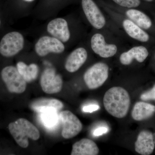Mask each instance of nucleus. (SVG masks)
Instances as JSON below:
<instances>
[{
    "label": "nucleus",
    "mask_w": 155,
    "mask_h": 155,
    "mask_svg": "<svg viewBox=\"0 0 155 155\" xmlns=\"http://www.w3.org/2000/svg\"><path fill=\"white\" fill-rule=\"evenodd\" d=\"M109 67L103 62L96 63L89 68L84 75V80L90 89L98 88L104 84L109 76Z\"/></svg>",
    "instance_id": "3"
},
{
    "label": "nucleus",
    "mask_w": 155,
    "mask_h": 155,
    "mask_svg": "<svg viewBox=\"0 0 155 155\" xmlns=\"http://www.w3.org/2000/svg\"><path fill=\"white\" fill-rule=\"evenodd\" d=\"M125 14L127 19L131 20L142 29H149L152 25L150 17L139 10L129 8L126 11Z\"/></svg>",
    "instance_id": "19"
},
{
    "label": "nucleus",
    "mask_w": 155,
    "mask_h": 155,
    "mask_svg": "<svg viewBox=\"0 0 155 155\" xmlns=\"http://www.w3.org/2000/svg\"><path fill=\"white\" fill-rule=\"evenodd\" d=\"M148 55L149 52L146 48L138 46L134 47L127 51L122 53L119 57V61L122 65L127 66L130 65L134 60L139 63H143Z\"/></svg>",
    "instance_id": "14"
},
{
    "label": "nucleus",
    "mask_w": 155,
    "mask_h": 155,
    "mask_svg": "<svg viewBox=\"0 0 155 155\" xmlns=\"http://www.w3.org/2000/svg\"><path fill=\"white\" fill-rule=\"evenodd\" d=\"M99 149L93 140L83 138L73 144L71 155H97Z\"/></svg>",
    "instance_id": "15"
},
{
    "label": "nucleus",
    "mask_w": 155,
    "mask_h": 155,
    "mask_svg": "<svg viewBox=\"0 0 155 155\" xmlns=\"http://www.w3.org/2000/svg\"><path fill=\"white\" fill-rule=\"evenodd\" d=\"M145 1H147V2H152V1H153V0H145Z\"/></svg>",
    "instance_id": "27"
},
{
    "label": "nucleus",
    "mask_w": 155,
    "mask_h": 155,
    "mask_svg": "<svg viewBox=\"0 0 155 155\" xmlns=\"http://www.w3.org/2000/svg\"><path fill=\"white\" fill-rule=\"evenodd\" d=\"M108 128L105 127H99L95 129L93 132V135L95 137H98L106 134L108 131Z\"/></svg>",
    "instance_id": "25"
},
{
    "label": "nucleus",
    "mask_w": 155,
    "mask_h": 155,
    "mask_svg": "<svg viewBox=\"0 0 155 155\" xmlns=\"http://www.w3.org/2000/svg\"><path fill=\"white\" fill-rule=\"evenodd\" d=\"M122 24L125 32L131 38L143 42L149 40V35L131 20L128 19H124Z\"/></svg>",
    "instance_id": "17"
},
{
    "label": "nucleus",
    "mask_w": 155,
    "mask_h": 155,
    "mask_svg": "<svg viewBox=\"0 0 155 155\" xmlns=\"http://www.w3.org/2000/svg\"><path fill=\"white\" fill-rule=\"evenodd\" d=\"M59 117L62 125L61 134L64 138H73L82 130L83 125L80 119L71 111H62Z\"/></svg>",
    "instance_id": "6"
},
{
    "label": "nucleus",
    "mask_w": 155,
    "mask_h": 155,
    "mask_svg": "<svg viewBox=\"0 0 155 155\" xmlns=\"http://www.w3.org/2000/svg\"><path fill=\"white\" fill-rule=\"evenodd\" d=\"M41 119L45 126L49 128L54 127L58 122L57 112L47 111L44 112L42 113Z\"/></svg>",
    "instance_id": "21"
},
{
    "label": "nucleus",
    "mask_w": 155,
    "mask_h": 155,
    "mask_svg": "<svg viewBox=\"0 0 155 155\" xmlns=\"http://www.w3.org/2000/svg\"><path fill=\"white\" fill-rule=\"evenodd\" d=\"M1 75L10 92L22 94L25 91L27 82L16 67L13 66L5 67L2 70Z\"/></svg>",
    "instance_id": "4"
},
{
    "label": "nucleus",
    "mask_w": 155,
    "mask_h": 155,
    "mask_svg": "<svg viewBox=\"0 0 155 155\" xmlns=\"http://www.w3.org/2000/svg\"><path fill=\"white\" fill-rule=\"evenodd\" d=\"M42 89L45 93L54 94L60 92L63 87V81L61 75L52 68H46L40 79Z\"/></svg>",
    "instance_id": "7"
},
{
    "label": "nucleus",
    "mask_w": 155,
    "mask_h": 155,
    "mask_svg": "<svg viewBox=\"0 0 155 155\" xmlns=\"http://www.w3.org/2000/svg\"><path fill=\"white\" fill-rule=\"evenodd\" d=\"M155 113L154 105L144 102H138L134 107L131 116L135 121H141L150 118Z\"/></svg>",
    "instance_id": "18"
},
{
    "label": "nucleus",
    "mask_w": 155,
    "mask_h": 155,
    "mask_svg": "<svg viewBox=\"0 0 155 155\" xmlns=\"http://www.w3.org/2000/svg\"><path fill=\"white\" fill-rule=\"evenodd\" d=\"M31 107L34 110L40 113L47 111H58L64 107V104L56 99L41 98L31 103Z\"/></svg>",
    "instance_id": "16"
},
{
    "label": "nucleus",
    "mask_w": 155,
    "mask_h": 155,
    "mask_svg": "<svg viewBox=\"0 0 155 155\" xmlns=\"http://www.w3.org/2000/svg\"><path fill=\"white\" fill-rule=\"evenodd\" d=\"M92 50L101 58H108L114 57L118 51L116 45L107 43L104 36L101 33L94 34L91 40Z\"/></svg>",
    "instance_id": "10"
},
{
    "label": "nucleus",
    "mask_w": 155,
    "mask_h": 155,
    "mask_svg": "<svg viewBox=\"0 0 155 155\" xmlns=\"http://www.w3.org/2000/svg\"><path fill=\"white\" fill-rule=\"evenodd\" d=\"M17 68L20 75L27 83L36 79L38 73V67L36 64L26 65L23 62H18Z\"/></svg>",
    "instance_id": "20"
},
{
    "label": "nucleus",
    "mask_w": 155,
    "mask_h": 155,
    "mask_svg": "<svg viewBox=\"0 0 155 155\" xmlns=\"http://www.w3.org/2000/svg\"><path fill=\"white\" fill-rule=\"evenodd\" d=\"M24 39L17 31L9 32L3 37L0 42V54L5 57L17 54L24 48Z\"/></svg>",
    "instance_id": "5"
},
{
    "label": "nucleus",
    "mask_w": 155,
    "mask_h": 155,
    "mask_svg": "<svg viewBox=\"0 0 155 155\" xmlns=\"http://www.w3.org/2000/svg\"><path fill=\"white\" fill-rule=\"evenodd\" d=\"M104 107L111 116L122 119L126 116L130 105V98L128 92L121 87L109 89L103 99Z\"/></svg>",
    "instance_id": "1"
},
{
    "label": "nucleus",
    "mask_w": 155,
    "mask_h": 155,
    "mask_svg": "<svg viewBox=\"0 0 155 155\" xmlns=\"http://www.w3.org/2000/svg\"><path fill=\"white\" fill-rule=\"evenodd\" d=\"M47 31L53 37L62 42H67L71 36L68 23L62 18H56L50 21L47 25Z\"/></svg>",
    "instance_id": "11"
},
{
    "label": "nucleus",
    "mask_w": 155,
    "mask_h": 155,
    "mask_svg": "<svg viewBox=\"0 0 155 155\" xmlns=\"http://www.w3.org/2000/svg\"><path fill=\"white\" fill-rule=\"evenodd\" d=\"M100 106L97 104H90L85 106L82 108V111L84 113H91L98 110Z\"/></svg>",
    "instance_id": "24"
},
{
    "label": "nucleus",
    "mask_w": 155,
    "mask_h": 155,
    "mask_svg": "<svg viewBox=\"0 0 155 155\" xmlns=\"http://www.w3.org/2000/svg\"><path fill=\"white\" fill-rule=\"evenodd\" d=\"M140 98L143 101H155V84L149 90L143 93Z\"/></svg>",
    "instance_id": "23"
},
{
    "label": "nucleus",
    "mask_w": 155,
    "mask_h": 155,
    "mask_svg": "<svg viewBox=\"0 0 155 155\" xmlns=\"http://www.w3.org/2000/svg\"><path fill=\"white\" fill-rule=\"evenodd\" d=\"M87 51L84 48H77L67 57L65 68L68 72L73 73L77 71L85 63L87 59Z\"/></svg>",
    "instance_id": "13"
},
{
    "label": "nucleus",
    "mask_w": 155,
    "mask_h": 155,
    "mask_svg": "<svg viewBox=\"0 0 155 155\" xmlns=\"http://www.w3.org/2000/svg\"><path fill=\"white\" fill-rule=\"evenodd\" d=\"M9 131L19 147L26 148L28 146V139H39L40 134L38 129L27 119L20 118L8 125Z\"/></svg>",
    "instance_id": "2"
},
{
    "label": "nucleus",
    "mask_w": 155,
    "mask_h": 155,
    "mask_svg": "<svg viewBox=\"0 0 155 155\" xmlns=\"http://www.w3.org/2000/svg\"><path fill=\"white\" fill-rule=\"evenodd\" d=\"M120 6L127 8H137L140 5V0H112Z\"/></svg>",
    "instance_id": "22"
},
{
    "label": "nucleus",
    "mask_w": 155,
    "mask_h": 155,
    "mask_svg": "<svg viewBox=\"0 0 155 155\" xmlns=\"http://www.w3.org/2000/svg\"><path fill=\"white\" fill-rule=\"evenodd\" d=\"M36 54L45 57L50 53L61 54L65 50L63 42L54 37L45 36L39 39L35 47Z\"/></svg>",
    "instance_id": "9"
},
{
    "label": "nucleus",
    "mask_w": 155,
    "mask_h": 155,
    "mask_svg": "<svg viewBox=\"0 0 155 155\" xmlns=\"http://www.w3.org/2000/svg\"><path fill=\"white\" fill-rule=\"evenodd\" d=\"M134 148L135 151L140 154H151L155 148V142L152 132L147 130L140 131L134 143Z\"/></svg>",
    "instance_id": "12"
},
{
    "label": "nucleus",
    "mask_w": 155,
    "mask_h": 155,
    "mask_svg": "<svg viewBox=\"0 0 155 155\" xmlns=\"http://www.w3.org/2000/svg\"><path fill=\"white\" fill-rule=\"evenodd\" d=\"M81 5L87 19L94 28L101 29L105 26V17L93 0H82Z\"/></svg>",
    "instance_id": "8"
},
{
    "label": "nucleus",
    "mask_w": 155,
    "mask_h": 155,
    "mask_svg": "<svg viewBox=\"0 0 155 155\" xmlns=\"http://www.w3.org/2000/svg\"><path fill=\"white\" fill-rule=\"evenodd\" d=\"M24 1L26 2H33L34 0H24Z\"/></svg>",
    "instance_id": "26"
},
{
    "label": "nucleus",
    "mask_w": 155,
    "mask_h": 155,
    "mask_svg": "<svg viewBox=\"0 0 155 155\" xmlns=\"http://www.w3.org/2000/svg\"><path fill=\"white\" fill-rule=\"evenodd\" d=\"M0 25H1V20H0Z\"/></svg>",
    "instance_id": "28"
}]
</instances>
